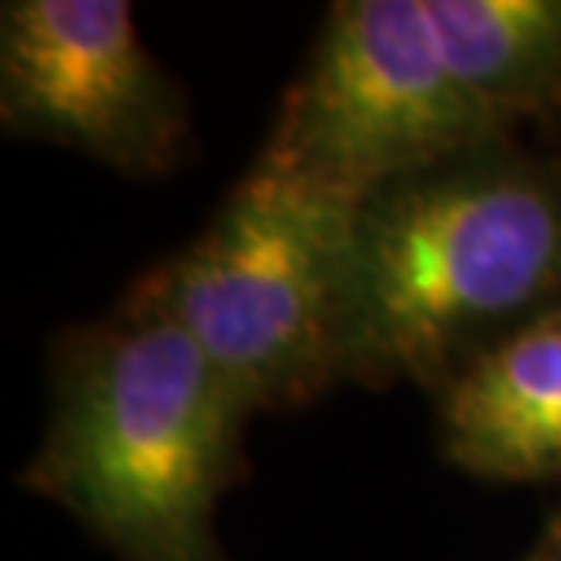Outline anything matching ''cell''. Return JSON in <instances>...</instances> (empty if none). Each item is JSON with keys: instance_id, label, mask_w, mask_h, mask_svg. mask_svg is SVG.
I'll use <instances>...</instances> for the list:
<instances>
[{"instance_id": "6da1fadb", "label": "cell", "mask_w": 561, "mask_h": 561, "mask_svg": "<svg viewBox=\"0 0 561 561\" xmlns=\"http://www.w3.org/2000/svg\"><path fill=\"white\" fill-rule=\"evenodd\" d=\"M249 416L175 321L128 302L62 354L22 485L121 561H227L216 511Z\"/></svg>"}, {"instance_id": "7a4b0ae2", "label": "cell", "mask_w": 561, "mask_h": 561, "mask_svg": "<svg viewBox=\"0 0 561 561\" xmlns=\"http://www.w3.org/2000/svg\"><path fill=\"white\" fill-rule=\"evenodd\" d=\"M561 296V175L445 164L357 208L340 373L426 376Z\"/></svg>"}, {"instance_id": "3957f363", "label": "cell", "mask_w": 561, "mask_h": 561, "mask_svg": "<svg viewBox=\"0 0 561 561\" xmlns=\"http://www.w3.org/2000/svg\"><path fill=\"white\" fill-rule=\"evenodd\" d=\"M357 208L260 153L128 302L175 321L249 412L299 401L340 373Z\"/></svg>"}, {"instance_id": "277c9868", "label": "cell", "mask_w": 561, "mask_h": 561, "mask_svg": "<svg viewBox=\"0 0 561 561\" xmlns=\"http://www.w3.org/2000/svg\"><path fill=\"white\" fill-rule=\"evenodd\" d=\"M500 131L456 81L426 0H343L288 88L263 157L365 205Z\"/></svg>"}, {"instance_id": "5b68a950", "label": "cell", "mask_w": 561, "mask_h": 561, "mask_svg": "<svg viewBox=\"0 0 561 561\" xmlns=\"http://www.w3.org/2000/svg\"><path fill=\"white\" fill-rule=\"evenodd\" d=\"M0 114L128 175L161 172L186 136L175 84L125 0H11L0 15Z\"/></svg>"}, {"instance_id": "8992f818", "label": "cell", "mask_w": 561, "mask_h": 561, "mask_svg": "<svg viewBox=\"0 0 561 561\" xmlns=\"http://www.w3.org/2000/svg\"><path fill=\"white\" fill-rule=\"evenodd\" d=\"M456 467L492 481L561 474V302L489 343L442 398Z\"/></svg>"}, {"instance_id": "52a82bcc", "label": "cell", "mask_w": 561, "mask_h": 561, "mask_svg": "<svg viewBox=\"0 0 561 561\" xmlns=\"http://www.w3.org/2000/svg\"><path fill=\"white\" fill-rule=\"evenodd\" d=\"M463 92L500 128L561 106V0H426Z\"/></svg>"}, {"instance_id": "ba28073f", "label": "cell", "mask_w": 561, "mask_h": 561, "mask_svg": "<svg viewBox=\"0 0 561 561\" xmlns=\"http://www.w3.org/2000/svg\"><path fill=\"white\" fill-rule=\"evenodd\" d=\"M547 554H551L554 561H561V522L554 525V533H551V540H547V547H543Z\"/></svg>"}, {"instance_id": "9c48e42d", "label": "cell", "mask_w": 561, "mask_h": 561, "mask_svg": "<svg viewBox=\"0 0 561 561\" xmlns=\"http://www.w3.org/2000/svg\"><path fill=\"white\" fill-rule=\"evenodd\" d=\"M529 561H554V558L547 554V551H540V554H536V558H529Z\"/></svg>"}]
</instances>
